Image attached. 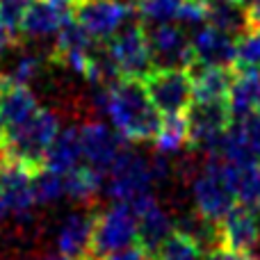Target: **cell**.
Returning <instances> with one entry per match:
<instances>
[{
  "label": "cell",
  "instance_id": "8",
  "mask_svg": "<svg viewBox=\"0 0 260 260\" xmlns=\"http://www.w3.org/2000/svg\"><path fill=\"white\" fill-rule=\"evenodd\" d=\"M135 7L123 0H80L76 9V21L96 41H110L121 27L133 21Z\"/></svg>",
  "mask_w": 260,
  "mask_h": 260
},
{
  "label": "cell",
  "instance_id": "34",
  "mask_svg": "<svg viewBox=\"0 0 260 260\" xmlns=\"http://www.w3.org/2000/svg\"><path fill=\"white\" fill-rule=\"evenodd\" d=\"M18 41V35H14L3 21H0V55H5L7 50H12Z\"/></svg>",
  "mask_w": 260,
  "mask_h": 260
},
{
  "label": "cell",
  "instance_id": "31",
  "mask_svg": "<svg viewBox=\"0 0 260 260\" xmlns=\"http://www.w3.org/2000/svg\"><path fill=\"white\" fill-rule=\"evenodd\" d=\"M176 23L183 27L185 32H197L199 27L208 25V7L197 0H185L183 7H180L178 16H176Z\"/></svg>",
  "mask_w": 260,
  "mask_h": 260
},
{
  "label": "cell",
  "instance_id": "28",
  "mask_svg": "<svg viewBox=\"0 0 260 260\" xmlns=\"http://www.w3.org/2000/svg\"><path fill=\"white\" fill-rule=\"evenodd\" d=\"M208 253L203 247H199L192 238L174 231L169 240L157 249L155 260H206Z\"/></svg>",
  "mask_w": 260,
  "mask_h": 260
},
{
  "label": "cell",
  "instance_id": "35",
  "mask_svg": "<svg viewBox=\"0 0 260 260\" xmlns=\"http://www.w3.org/2000/svg\"><path fill=\"white\" fill-rule=\"evenodd\" d=\"M206 260H249V258L238 251H231V249H226V247H215L212 251H208Z\"/></svg>",
  "mask_w": 260,
  "mask_h": 260
},
{
  "label": "cell",
  "instance_id": "3",
  "mask_svg": "<svg viewBox=\"0 0 260 260\" xmlns=\"http://www.w3.org/2000/svg\"><path fill=\"white\" fill-rule=\"evenodd\" d=\"M153 183H155V178L151 171V160H146L142 153L126 146L121 148L114 165L105 174L108 197L112 201L128 203V206H135L137 201L151 197Z\"/></svg>",
  "mask_w": 260,
  "mask_h": 260
},
{
  "label": "cell",
  "instance_id": "37",
  "mask_svg": "<svg viewBox=\"0 0 260 260\" xmlns=\"http://www.w3.org/2000/svg\"><path fill=\"white\" fill-rule=\"evenodd\" d=\"M5 144H7V126L0 117V155H5Z\"/></svg>",
  "mask_w": 260,
  "mask_h": 260
},
{
  "label": "cell",
  "instance_id": "26",
  "mask_svg": "<svg viewBox=\"0 0 260 260\" xmlns=\"http://www.w3.org/2000/svg\"><path fill=\"white\" fill-rule=\"evenodd\" d=\"M53 62V57H46L39 53H23L16 55V59L12 62V67L7 69V73H0L5 80L18 82V85H37L48 76V64Z\"/></svg>",
  "mask_w": 260,
  "mask_h": 260
},
{
  "label": "cell",
  "instance_id": "27",
  "mask_svg": "<svg viewBox=\"0 0 260 260\" xmlns=\"http://www.w3.org/2000/svg\"><path fill=\"white\" fill-rule=\"evenodd\" d=\"M32 187H35V199L37 206H53V203L62 201L67 197V189H64V176L57 174L53 169H41L35 171V180H32Z\"/></svg>",
  "mask_w": 260,
  "mask_h": 260
},
{
  "label": "cell",
  "instance_id": "22",
  "mask_svg": "<svg viewBox=\"0 0 260 260\" xmlns=\"http://www.w3.org/2000/svg\"><path fill=\"white\" fill-rule=\"evenodd\" d=\"M229 108L233 119L260 110V71H238L229 91Z\"/></svg>",
  "mask_w": 260,
  "mask_h": 260
},
{
  "label": "cell",
  "instance_id": "21",
  "mask_svg": "<svg viewBox=\"0 0 260 260\" xmlns=\"http://www.w3.org/2000/svg\"><path fill=\"white\" fill-rule=\"evenodd\" d=\"M174 224H176V231L187 238H192L199 247L212 251L215 247H221V233H219V224L208 217H203L199 210H180L178 215L174 217Z\"/></svg>",
  "mask_w": 260,
  "mask_h": 260
},
{
  "label": "cell",
  "instance_id": "10",
  "mask_svg": "<svg viewBox=\"0 0 260 260\" xmlns=\"http://www.w3.org/2000/svg\"><path fill=\"white\" fill-rule=\"evenodd\" d=\"M80 0H30L21 23V37L55 39L57 32L76 18Z\"/></svg>",
  "mask_w": 260,
  "mask_h": 260
},
{
  "label": "cell",
  "instance_id": "9",
  "mask_svg": "<svg viewBox=\"0 0 260 260\" xmlns=\"http://www.w3.org/2000/svg\"><path fill=\"white\" fill-rule=\"evenodd\" d=\"M146 32L155 69H187L189 71L197 64L192 39L180 25L162 23V25H151Z\"/></svg>",
  "mask_w": 260,
  "mask_h": 260
},
{
  "label": "cell",
  "instance_id": "6",
  "mask_svg": "<svg viewBox=\"0 0 260 260\" xmlns=\"http://www.w3.org/2000/svg\"><path fill=\"white\" fill-rule=\"evenodd\" d=\"M144 87L162 117L185 114L194 103V80L187 69H153Z\"/></svg>",
  "mask_w": 260,
  "mask_h": 260
},
{
  "label": "cell",
  "instance_id": "41",
  "mask_svg": "<svg viewBox=\"0 0 260 260\" xmlns=\"http://www.w3.org/2000/svg\"><path fill=\"white\" fill-rule=\"evenodd\" d=\"M197 3H201V5H206V7H208V5H212L215 0H197Z\"/></svg>",
  "mask_w": 260,
  "mask_h": 260
},
{
  "label": "cell",
  "instance_id": "30",
  "mask_svg": "<svg viewBox=\"0 0 260 260\" xmlns=\"http://www.w3.org/2000/svg\"><path fill=\"white\" fill-rule=\"evenodd\" d=\"M185 0H142L139 5V16L148 25H162V23L176 21L180 7Z\"/></svg>",
  "mask_w": 260,
  "mask_h": 260
},
{
  "label": "cell",
  "instance_id": "29",
  "mask_svg": "<svg viewBox=\"0 0 260 260\" xmlns=\"http://www.w3.org/2000/svg\"><path fill=\"white\" fill-rule=\"evenodd\" d=\"M238 71H260V25H251L238 37Z\"/></svg>",
  "mask_w": 260,
  "mask_h": 260
},
{
  "label": "cell",
  "instance_id": "15",
  "mask_svg": "<svg viewBox=\"0 0 260 260\" xmlns=\"http://www.w3.org/2000/svg\"><path fill=\"white\" fill-rule=\"evenodd\" d=\"M197 64L206 67H235L238 57V37L219 30L215 25H203L189 35Z\"/></svg>",
  "mask_w": 260,
  "mask_h": 260
},
{
  "label": "cell",
  "instance_id": "4",
  "mask_svg": "<svg viewBox=\"0 0 260 260\" xmlns=\"http://www.w3.org/2000/svg\"><path fill=\"white\" fill-rule=\"evenodd\" d=\"M133 244H137V212L133 206L114 201L105 210L96 212L91 258L105 260Z\"/></svg>",
  "mask_w": 260,
  "mask_h": 260
},
{
  "label": "cell",
  "instance_id": "7",
  "mask_svg": "<svg viewBox=\"0 0 260 260\" xmlns=\"http://www.w3.org/2000/svg\"><path fill=\"white\" fill-rule=\"evenodd\" d=\"M108 46L112 50V57L123 78L144 80L155 69L151 44H148V32L144 27V23L130 21L126 27H121L108 41Z\"/></svg>",
  "mask_w": 260,
  "mask_h": 260
},
{
  "label": "cell",
  "instance_id": "2",
  "mask_svg": "<svg viewBox=\"0 0 260 260\" xmlns=\"http://www.w3.org/2000/svg\"><path fill=\"white\" fill-rule=\"evenodd\" d=\"M62 130L59 117L48 108H39L25 123L7 130V144H5V155L32 167L41 169L46 160L50 144Z\"/></svg>",
  "mask_w": 260,
  "mask_h": 260
},
{
  "label": "cell",
  "instance_id": "40",
  "mask_svg": "<svg viewBox=\"0 0 260 260\" xmlns=\"http://www.w3.org/2000/svg\"><path fill=\"white\" fill-rule=\"evenodd\" d=\"M123 3H126V5H130V7H135V9H137L139 5H142V0H123Z\"/></svg>",
  "mask_w": 260,
  "mask_h": 260
},
{
  "label": "cell",
  "instance_id": "25",
  "mask_svg": "<svg viewBox=\"0 0 260 260\" xmlns=\"http://www.w3.org/2000/svg\"><path fill=\"white\" fill-rule=\"evenodd\" d=\"M155 151L160 153H180L183 148H189V123L185 114H169L162 117L160 130H157L155 139Z\"/></svg>",
  "mask_w": 260,
  "mask_h": 260
},
{
  "label": "cell",
  "instance_id": "19",
  "mask_svg": "<svg viewBox=\"0 0 260 260\" xmlns=\"http://www.w3.org/2000/svg\"><path fill=\"white\" fill-rule=\"evenodd\" d=\"M82 162H85V155H82L80 128L78 126L62 128L59 135L55 137V142L50 144L48 153H46L44 167L64 176V174H69V171H73L76 167H80Z\"/></svg>",
  "mask_w": 260,
  "mask_h": 260
},
{
  "label": "cell",
  "instance_id": "11",
  "mask_svg": "<svg viewBox=\"0 0 260 260\" xmlns=\"http://www.w3.org/2000/svg\"><path fill=\"white\" fill-rule=\"evenodd\" d=\"M219 157L226 162H260V110L238 117L224 130Z\"/></svg>",
  "mask_w": 260,
  "mask_h": 260
},
{
  "label": "cell",
  "instance_id": "24",
  "mask_svg": "<svg viewBox=\"0 0 260 260\" xmlns=\"http://www.w3.org/2000/svg\"><path fill=\"white\" fill-rule=\"evenodd\" d=\"M105 174L91 169L89 165L82 162L80 167H76L73 171L64 174V189H67V199H73L78 203L89 206L96 197H99L101 187H103Z\"/></svg>",
  "mask_w": 260,
  "mask_h": 260
},
{
  "label": "cell",
  "instance_id": "42",
  "mask_svg": "<svg viewBox=\"0 0 260 260\" xmlns=\"http://www.w3.org/2000/svg\"><path fill=\"white\" fill-rule=\"evenodd\" d=\"M238 3H242V5H247V7H249V5H251L253 0H238Z\"/></svg>",
  "mask_w": 260,
  "mask_h": 260
},
{
  "label": "cell",
  "instance_id": "18",
  "mask_svg": "<svg viewBox=\"0 0 260 260\" xmlns=\"http://www.w3.org/2000/svg\"><path fill=\"white\" fill-rule=\"evenodd\" d=\"M221 171L235 201L260 212V162H221Z\"/></svg>",
  "mask_w": 260,
  "mask_h": 260
},
{
  "label": "cell",
  "instance_id": "12",
  "mask_svg": "<svg viewBox=\"0 0 260 260\" xmlns=\"http://www.w3.org/2000/svg\"><path fill=\"white\" fill-rule=\"evenodd\" d=\"M80 139L85 165L101 174H108L121 148L126 146V139L103 121H87L85 126H80Z\"/></svg>",
  "mask_w": 260,
  "mask_h": 260
},
{
  "label": "cell",
  "instance_id": "32",
  "mask_svg": "<svg viewBox=\"0 0 260 260\" xmlns=\"http://www.w3.org/2000/svg\"><path fill=\"white\" fill-rule=\"evenodd\" d=\"M30 0H0V21L14 32L21 35V23L27 12Z\"/></svg>",
  "mask_w": 260,
  "mask_h": 260
},
{
  "label": "cell",
  "instance_id": "17",
  "mask_svg": "<svg viewBox=\"0 0 260 260\" xmlns=\"http://www.w3.org/2000/svg\"><path fill=\"white\" fill-rule=\"evenodd\" d=\"M37 110H39V103H37L32 87L5 80L0 76V117L7 130L25 123Z\"/></svg>",
  "mask_w": 260,
  "mask_h": 260
},
{
  "label": "cell",
  "instance_id": "39",
  "mask_svg": "<svg viewBox=\"0 0 260 260\" xmlns=\"http://www.w3.org/2000/svg\"><path fill=\"white\" fill-rule=\"evenodd\" d=\"M7 217H9V210H7V206H5V201L0 199V224H3Z\"/></svg>",
  "mask_w": 260,
  "mask_h": 260
},
{
  "label": "cell",
  "instance_id": "36",
  "mask_svg": "<svg viewBox=\"0 0 260 260\" xmlns=\"http://www.w3.org/2000/svg\"><path fill=\"white\" fill-rule=\"evenodd\" d=\"M249 18H251V25H260V0H253L249 5Z\"/></svg>",
  "mask_w": 260,
  "mask_h": 260
},
{
  "label": "cell",
  "instance_id": "1",
  "mask_svg": "<svg viewBox=\"0 0 260 260\" xmlns=\"http://www.w3.org/2000/svg\"><path fill=\"white\" fill-rule=\"evenodd\" d=\"M94 108L110 119L112 128L126 142H153L160 130L162 114L153 105L144 80L121 78L110 87H99Z\"/></svg>",
  "mask_w": 260,
  "mask_h": 260
},
{
  "label": "cell",
  "instance_id": "20",
  "mask_svg": "<svg viewBox=\"0 0 260 260\" xmlns=\"http://www.w3.org/2000/svg\"><path fill=\"white\" fill-rule=\"evenodd\" d=\"M189 73L194 80V101H229L231 85L235 80L233 67L194 64Z\"/></svg>",
  "mask_w": 260,
  "mask_h": 260
},
{
  "label": "cell",
  "instance_id": "38",
  "mask_svg": "<svg viewBox=\"0 0 260 260\" xmlns=\"http://www.w3.org/2000/svg\"><path fill=\"white\" fill-rule=\"evenodd\" d=\"M32 260H96V258H69V256H62V253H57V256H41V258H32Z\"/></svg>",
  "mask_w": 260,
  "mask_h": 260
},
{
  "label": "cell",
  "instance_id": "13",
  "mask_svg": "<svg viewBox=\"0 0 260 260\" xmlns=\"http://www.w3.org/2000/svg\"><path fill=\"white\" fill-rule=\"evenodd\" d=\"M133 208L137 212V244L155 256L157 249L174 235V217L157 203L155 194L137 201Z\"/></svg>",
  "mask_w": 260,
  "mask_h": 260
},
{
  "label": "cell",
  "instance_id": "23",
  "mask_svg": "<svg viewBox=\"0 0 260 260\" xmlns=\"http://www.w3.org/2000/svg\"><path fill=\"white\" fill-rule=\"evenodd\" d=\"M208 23L233 37H240L251 27L249 7L238 0H215L212 5H208Z\"/></svg>",
  "mask_w": 260,
  "mask_h": 260
},
{
  "label": "cell",
  "instance_id": "14",
  "mask_svg": "<svg viewBox=\"0 0 260 260\" xmlns=\"http://www.w3.org/2000/svg\"><path fill=\"white\" fill-rule=\"evenodd\" d=\"M219 233L221 247L249 258L260 244V215L240 203L219 221Z\"/></svg>",
  "mask_w": 260,
  "mask_h": 260
},
{
  "label": "cell",
  "instance_id": "33",
  "mask_svg": "<svg viewBox=\"0 0 260 260\" xmlns=\"http://www.w3.org/2000/svg\"><path fill=\"white\" fill-rule=\"evenodd\" d=\"M105 260H155V256H151V253L144 247H139V244H133V247L123 249V251H117V253H112V256H108Z\"/></svg>",
  "mask_w": 260,
  "mask_h": 260
},
{
  "label": "cell",
  "instance_id": "5",
  "mask_svg": "<svg viewBox=\"0 0 260 260\" xmlns=\"http://www.w3.org/2000/svg\"><path fill=\"white\" fill-rule=\"evenodd\" d=\"M221 157H206L203 169L192 180V201L194 210L203 217L219 224L226 215L235 208V197L221 171Z\"/></svg>",
  "mask_w": 260,
  "mask_h": 260
},
{
  "label": "cell",
  "instance_id": "16",
  "mask_svg": "<svg viewBox=\"0 0 260 260\" xmlns=\"http://www.w3.org/2000/svg\"><path fill=\"white\" fill-rule=\"evenodd\" d=\"M96 212L91 210H73L62 219L55 235V244L62 256L69 258H89L91 242H94Z\"/></svg>",
  "mask_w": 260,
  "mask_h": 260
}]
</instances>
